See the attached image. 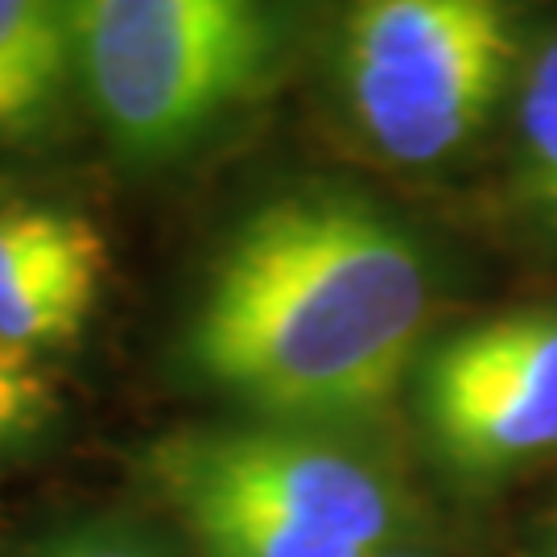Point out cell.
I'll list each match as a JSON object with an SVG mask.
<instances>
[{
  "label": "cell",
  "mask_w": 557,
  "mask_h": 557,
  "mask_svg": "<svg viewBox=\"0 0 557 557\" xmlns=\"http://www.w3.org/2000/svg\"><path fill=\"white\" fill-rule=\"evenodd\" d=\"M430 298V264L393 215L343 186H294L227 232L182 359L257 421L335 434L397 397Z\"/></svg>",
  "instance_id": "obj_1"
},
{
  "label": "cell",
  "mask_w": 557,
  "mask_h": 557,
  "mask_svg": "<svg viewBox=\"0 0 557 557\" xmlns=\"http://www.w3.org/2000/svg\"><path fill=\"white\" fill-rule=\"evenodd\" d=\"M140 462L199 557H372L409 524L397 475L331 430H178Z\"/></svg>",
  "instance_id": "obj_2"
},
{
  "label": "cell",
  "mask_w": 557,
  "mask_h": 557,
  "mask_svg": "<svg viewBox=\"0 0 557 557\" xmlns=\"http://www.w3.org/2000/svg\"><path fill=\"white\" fill-rule=\"evenodd\" d=\"M277 0H75V66L124 158L165 161L257 96Z\"/></svg>",
  "instance_id": "obj_3"
},
{
  "label": "cell",
  "mask_w": 557,
  "mask_h": 557,
  "mask_svg": "<svg viewBox=\"0 0 557 557\" xmlns=\"http://www.w3.org/2000/svg\"><path fill=\"white\" fill-rule=\"evenodd\" d=\"M512 59L508 0H356L338 41V83L384 158L434 165L487 120Z\"/></svg>",
  "instance_id": "obj_4"
},
{
  "label": "cell",
  "mask_w": 557,
  "mask_h": 557,
  "mask_svg": "<svg viewBox=\"0 0 557 557\" xmlns=\"http://www.w3.org/2000/svg\"><path fill=\"white\" fill-rule=\"evenodd\" d=\"M434 455L462 479H499L557 455V314L524 310L442 338L418 384Z\"/></svg>",
  "instance_id": "obj_5"
},
{
  "label": "cell",
  "mask_w": 557,
  "mask_h": 557,
  "mask_svg": "<svg viewBox=\"0 0 557 557\" xmlns=\"http://www.w3.org/2000/svg\"><path fill=\"white\" fill-rule=\"evenodd\" d=\"M108 281L100 227L66 207H0V347L41 356L87 331Z\"/></svg>",
  "instance_id": "obj_6"
},
{
  "label": "cell",
  "mask_w": 557,
  "mask_h": 557,
  "mask_svg": "<svg viewBox=\"0 0 557 557\" xmlns=\"http://www.w3.org/2000/svg\"><path fill=\"white\" fill-rule=\"evenodd\" d=\"M75 75V0H0V140L34 137Z\"/></svg>",
  "instance_id": "obj_7"
},
{
  "label": "cell",
  "mask_w": 557,
  "mask_h": 557,
  "mask_svg": "<svg viewBox=\"0 0 557 557\" xmlns=\"http://www.w3.org/2000/svg\"><path fill=\"white\" fill-rule=\"evenodd\" d=\"M520 140H524V158H520L524 199L557 232V41L541 50V59L529 71L520 103Z\"/></svg>",
  "instance_id": "obj_8"
},
{
  "label": "cell",
  "mask_w": 557,
  "mask_h": 557,
  "mask_svg": "<svg viewBox=\"0 0 557 557\" xmlns=\"http://www.w3.org/2000/svg\"><path fill=\"white\" fill-rule=\"evenodd\" d=\"M54 388L38 368V356L0 347V455H13L54 421Z\"/></svg>",
  "instance_id": "obj_9"
},
{
  "label": "cell",
  "mask_w": 557,
  "mask_h": 557,
  "mask_svg": "<svg viewBox=\"0 0 557 557\" xmlns=\"http://www.w3.org/2000/svg\"><path fill=\"white\" fill-rule=\"evenodd\" d=\"M34 557H161L153 545L128 529H79L59 537Z\"/></svg>",
  "instance_id": "obj_10"
},
{
  "label": "cell",
  "mask_w": 557,
  "mask_h": 557,
  "mask_svg": "<svg viewBox=\"0 0 557 557\" xmlns=\"http://www.w3.org/2000/svg\"><path fill=\"white\" fill-rule=\"evenodd\" d=\"M372 557H421V554H405V549H380V554Z\"/></svg>",
  "instance_id": "obj_11"
},
{
  "label": "cell",
  "mask_w": 557,
  "mask_h": 557,
  "mask_svg": "<svg viewBox=\"0 0 557 557\" xmlns=\"http://www.w3.org/2000/svg\"><path fill=\"white\" fill-rule=\"evenodd\" d=\"M545 557H557V524H554V537H549V545H545Z\"/></svg>",
  "instance_id": "obj_12"
}]
</instances>
